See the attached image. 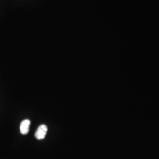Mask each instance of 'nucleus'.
I'll return each mask as SVG.
<instances>
[{"label":"nucleus","instance_id":"nucleus-1","mask_svg":"<svg viewBox=\"0 0 159 159\" xmlns=\"http://www.w3.org/2000/svg\"><path fill=\"white\" fill-rule=\"evenodd\" d=\"M47 132V127L45 125H40L35 133V136L38 140H43L45 138Z\"/></svg>","mask_w":159,"mask_h":159},{"label":"nucleus","instance_id":"nucleus-2","mask_svg":"<svg viewBox=\"0 0 159 159\" xmlns=\"http://www.w3.org/2000/svg\"><path fill=\"white\" fill-rule=\"evenodd\" d=\"M31 124L30 121L28 119L24 120L21 123L20 125V131L22 134H27L29 131L30 125Z\"/></svg>","mask_w":159,"mask_h":159}]
</instances>
